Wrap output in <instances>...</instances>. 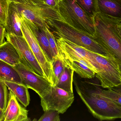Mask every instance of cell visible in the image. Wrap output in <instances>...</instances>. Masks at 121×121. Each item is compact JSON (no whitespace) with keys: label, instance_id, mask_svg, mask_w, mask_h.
I'll use <instances>...</instances> for the list:
<instances>
[{"label":"cell","instance_id":"1","mask_svg":"<svg viewBox=\"0 0 121 121\" xmlns=\"http://www.w3.org/2000/svg\"><path fill=\"white\" fill-rule=\"evenodd\" d=\"M77 93L92 116L100 121L121 119V106L101 95V89L90 82L74 81Z\"/></svg>","mask_w":121,"mask_h":121},{"label":"cell","instance_id":"2","mask_svg":"<svg viewBox=\"0 0 121 121\" xmlns=\"http://www.w3.org/2000/svg\"><path fill=\"white\" fill-rule=\"evenodd\" d=\"M47 24L55 37L62 38L101 55L113 57L93 36L76 29L63 20H49Z\"/></svg>","mask_w":121,"mask_h":121},{"label":"cell","instance_id":"3","mask_svg":"<svg viewBox=\"0 0 121 121\" xmlns=\"http://www.w3.org/2000/svg\"><path fill=\"white\" fill-rule=\"evenodd\" d=\"M94 22L95 39L121 64V38L116 30L117 25L120 21L98 13Z\"/></svg>","mask_w":121,"mask_h":121},{"label":"cell","instance_id":"4","mask_svg":"<svg viewBox=\"0 0 121 121\" xmlns=\"http://www.w3.org/2000/svg\"><path fill=\"white\" fill-rule=\"evenodd\" d=\"M57 12L62 20L94 37L95 27L94 19L79 6L75 0H60Z\"/></svg>","mask_w":121,"mask_h":121},{"label":"cell","instance_id":"5","mask_svg":"<svg viewBox=\"0 0 121 121\" xmlns=\"http://www.w3.org/2000/svg\"><path fill=\"white\" fill-rule=\"evenodd\" d=\"M18 13L43 28L49 20H61L56 9L46 5L43 0H10Z\"/></svg>","mask_w":121,"mask_h":121},{"label":"cell","instance_id":"6","mask_svg":"<svg viewBox=\"0 0 121 121\" xmlns=\"http://www.w3.org/2000/svg\"><path fill=\"white\" fill-rule=\"evenodd\" d=\"M99 67L95 76L99 80L101 86L109 89L121 84V73L119 63L114 57H106L90 51Z\"/></svg>","mask_w":121,"mask_h":121},{"label":"cell","instance_id":"7","mask_svg":"<svg viewBox=\"0 0 121 121\" xmlns=\"http://www.w3.org/2000/svg\"><path fill=\"white\" fill-rule=\"evenodd\" d=\"M20 15L21 28L23 36L28 43L34 55L36 58L44 72L45 78L54 86L55 78L52 63L40 47L29 26L26 18Z\"/></svg>","mask_w":121,"mask_h":121},{"label":"cell","instance_id":"8","mask_svg":"<svg viewBox=\"0 0 121 121\" xmlns=\"http://www.w3.org/2000/svg\"><path fill=\"white\" fill-rule=\"evenodd\" d=\"M41 99V106L44 112L49 110L63 114L71 106L74 100L73 93L68 92L56 86Z\"/></svg>","mask_w":121,"mask_h":121},{"label":"cell","instance_id":"9","mask_svg":"<svg viewBox=\"0 0 121 121\" xmlns=\"http://www.w3.org/2000/svg\"><path fill=\"white\" fill-rule=\"evenodd\" d=\"M5 37L6 40L10 42L17 51L20 57V62L28 69L45 77L42 67L24 37L6 33Z\"/></svg>","mask_w":121,"mask_h":121},{"label":"cell","instance_id":"10","mask_svg":"<svg viewBox=\"0 0 121 121\" xmlns=\"http://www.w3.org/2000/svg\"><path fill=\"white\" fill-rule=\"evenodd\" d=\"M13 67L19 74L23 84L35 91L40 98L51 91L52 85L44 76L29 69L21 62Z\"/></svg>","mask_w":121,"mask_h":121},{"label":"cell","instance_id":"11","mask_svg":"<svg viewBox=\"0 0 121 121\" xmlns=\"http://www.w3.org/2000/svg\"><path fill=\"white\" fill-rule=\"evenodd\" d=\"M28 111L20 104L14 94L9 90L4 121H30L28 116Z\"/></svg>","mask_w":121,"mask_h":121},{"label":"cell","instance_id":"12","mask_svg":"<svg viewBox=\"0 0 121 121\" xmlns=\"http://www.w3.org/2000/svg\"><path fill=\"white\" fill-rule=\"evenodd\" d=\"M99 13L121 21V0H98Z\"/></svg>","mask_w":121,"mask_h":121},{"label":"cell","instance_id":"13","mask_svg":"<svg viewBox=\"0 0 121 121\" xmlns=\"http://www.w3.org/2000/svg\"><path fill=\"white\" fill-rule=\"evenodd\" d=\"M26 20L40 45L52 63L53 61V57L45 28L39 26L27 18Z\"/></svg>","mask_w":121,"mask_h":121},{"label":"cell","instance_id":"14","mask_svg":"<svg viewBox=\"0 0 121 121\" xmlns=\"http://www.w3.org/2000/svg\"><path fill=\"white\" fill-rule=\"evenodd\" d=\"M6 28V33L23 36L21 28L20 15L15 6L10 3Z\"/></svg>","mask_w":121,"mask_h":121},{"label":"cell","instance_id":"15","mask_svg":"<svg viewBox=\"0 0 121 121\" xmlns=\"http://www.w3.org/2000/svg\"><path fill=\"white\" fill-rule=\"evenodd\" d=\"M0 60L13 67L21 62L20 57L17 50L7 40L0 45Z\"/></svg>","mask_w":121,"mask_h":121},{"label":"cell","instance_id":"16","mask_svg":"<svg viewBox=\"0 0 121 121\" xmlns=\"http://www.w3.org/2000/svg\"><path fill=\"white\" fill-rule=\"evenodd\" d=\"M9 90L13 92L18 102L25 107L30 103V97L28 88L23 84L4 81Z\"/></svg>","mask_w":121,"mask_h":121},{"label":"cell","instance_id":"17","mask_svg":"<svg viewBox=\"0 0 121 121\" xmlns=\"http://www.w3.org/2000/svg\"><path fill=\"white\" fill-rule=\"evenodd\" d=\"M62 56L66 65L72 68L80 77L87 79H93L95 77L96 72L83 63L78 60L70 59Z\"/></svg>","mask_w":121,"mask_h":121},{"label":"cell","instance_id":"18","mask_svg":"<svg viewBox=\"0 0 121 121\" xmlns=\"http://www.w3.org/2000/svg\"><path fill=\"white\" fill-rule=\"evenodd\" d=\"M0 80L3 81L23 84L19 74L14 67L1 60H0Z\"/></svg>","mask_w":121,"mask_h":121},{"label":"cell","instance_id":"19","mask_svg":"<svg viewBox=\"0 0 121 121\" xmlns=\"http://www.w3.org/2000/svg\"><path fill=\"white\" fill-rule=\"evenodd\" d=\"M74 72L72 68L66 65L55 86L67 92L73 93V82Z\"/></svg>","mask_w":121,"mask_h":121},{"label":"cell","instance_id":"20","mask_svg":"<svg viewBox=\"0 0 121 121\" xmlns=\"http://www.w3.org/2000/svg\"><path fill=\"white\" fill-rule=\"evenodd\" d=\"M79 6L91 17L94 19L99 13L98 0H75Z\"/></svg>","mask_w":121,"mask_h":121},{"label":"cell","instance_id":"21","mask_svg":"<svg viewBox=\"0 0 121 121\" xmlns=\"http://www.w3.org/2000/svg\"><path fill=\"white\" fill-rule=\"evenodd\" d=\"M52 63L54 75L55 85V86L57 84L60 75L67 65L60 52L59 54L55 58Z\"/></svg>","mask_w":121,"mask_h":121},{"label":"cell","instance_id":"22","mask_svg":"<svg viewBox=\"0 0 121 121\" xmlns=\"http://www.w3.org/2000/svg\"><path fill=\"white\" fill-rule=\"evenodd\" d=\"M45 30L47 36L49 43L51 51L53 57V61L55 58L59 54L60 52L56 38L52 31L50 30L49 26L45 27ZM53 62V61H52Z\"/></svg>","mask_w":121,"mask_h":121},{"label":"cell","instance_id":"23","mask_svg":"<svg viewBox=\"0 0 121 121\" xmlns=\"http://www.w3.org/2000/svg\"><path fill=\"white\" fill-rule=\"evenodd\" d=\"M10 0H0V23L6 27Z\"/></svg>","mask_w":121,"mask_h":121},{"label":"cell","instance_id":"24","mask_svg":"<svg viewBox=\"0 0 121 121\" xmlns=\"http://www.w3.org/2000/svg\"><path fill=\"white\" fill-rule=\"evenodd\" d=\"M8 87L4 81L0 80V108L5 111L9 98Z\"/></svg>","mask_w":121,"mask_h":121},{"label":"cell","instance_id":"25","mask_svg":"<svg viewBox=\"0 0 121 121\" xmlns=\"http://www.w3.org/2000/svg\"><path fill=\"white\" fill-rule=\"evenodd\" d=\"M108 90L101 89V95L110 99L114 103L121 106V94L110 89Z\"/></svg>","mask_w":121,"mask_h":121},{"label":"cell","instance_id":"26","mask_svg":"<svg viewBox=\"0 0 121 121\" xmlns=\"http://www.w3.org/2000/svg\"><path fill=\"white\" fill-rule=\"evenodd\" d=\"M60 114L54 110H49L44 111V114L38 120L39 121H60Z\"/></svg>","mask_w":121,"mask_h":121},{"label":"cell","instance_id":"27","mask_svg":"<svg viewBox=\"0 0 121 121\" xmlns=\"http://www.w3.org/2000/svg\"><path fill=\"white\" fill-rule=\"evenodd\" d=\"M60 0H43L46 5L57 11Z\"/></svg>","mask_w":121,"mask_h":121},{"label":"cell","instance_id":"28","mask_svg":"<svg viewBox=\"0 0 121 121\" xmlns=\"http://www.w3.org/2000/svg\"><path fill=\"white\" fill-rule=\"evenodd\" d=\"M6 34V28L4 26L0 23V45L4 42V39Z\"/></svg>","mask_w":121,"mask_h":121},{"label":"cell","instance_id":"29","mask_svg":"<svg viewBox=\"0 0 121 121\" xmlns=\"http://www.w3.org/2000/svg\"><path fill=\"white\" fill-rule=\"evenodd\" d=\"M109 89H111L112 90L121 94V84L116 86L113 87Z\"/></svg>","mask_w":121,"mask_h":121},{"label":"cell","instance_id":"30","mask_svg":"<svg viewBox=\"0 0 121 121\" xmlns=\"http://www.w3.org/2000/svg\"><path fill=\"white\" fill-rule=\"evenodd\" d=\"M116 30L121 38V21L119 22L116 26Z\"/></svg>","mask_w":121,"mask_h":121},{"label":"cell","instance_id":"31","mask_svg":"<svg viewBox=\"0 0 121 121\" xmlns=\"http://www.w3.org/2000/svg\"><path fill=\"white\" fill-rule=\"evenodd\" d=\"M5 111L0 108V121H4Z\"/></svg>","mask_w":121,"mask_h":121},{"label":"cell","instance_id":"32","mask_svg":"<svg viewBox=\"0 0 121 121\" xmlns=\"http://www.w3.org/2000/svg\"><path fill=\"white\" fill-rule=\"evenodd\" d=\"M119 68H120V71H121V64H120V63H119Z\"/></svg>","mask_w":121,"mask_h":121}]
</instances>
